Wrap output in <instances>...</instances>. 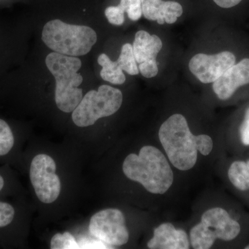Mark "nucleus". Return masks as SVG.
<instances>
[{
  "mask_svg": "<svg viewBox=\"0 0 249 249\" xmlns=\"http://www.w3.org/2000/svg\"><path fill=\"white\" fill-rule=\"evenodd\" d=\"M14 145L12 130L6 121L0 119V156L7 155Z\"/></svg>",
  "mask_w": 249,
  "mask_h": 249,
  "instance_id": "obj_17",
  "label": "nucleus"
},
{
  "mask_svg": "<svg viewBox=\"0 0 249 249\" xmlns=\"http://www.w3.org/2000/svg\"><path fill=\"white\" fill-rule=\"evenodd\" d=\"M56 164L52 157L40 154L31 162L30 178L40 201L51 204L58 199L61 191L60 178L55 173Z\"/></svg>",
  "mask_w": 249,
  "mask_h": 249,
  "instance_id": "obj_6",
  "label": "nucleus"
},
{
  "mask_svg": "<svg viewBox=\"0 0 249 249\" xmlns=\"http://www.w3.org/2000/svg\"><path fill=\"white\" fill-rule=\"evenodd\" d=\"M214 3L224 9H230L240 4L242 0H213Z\"/></svg>",
  "mask_w": 249,
  "mask_h": 249,
  "instance_id": "obj_22",
  "label": "nucleus"
},
{
  "mask_svg": "<svg viewBox=\"0 0 249 249\" xmlns=\"http://www.w3.org/2000/svg\"><path fill=\"white\" fill-rule=\"evenodd\" d=\"M249 85V58L242 59L216 80L213 89L218 98L228 101L242 87Z\"/></svg>",
  "mask_w": 249,
  "mask_h": 249,
  "instance_id": "obj_10",
  "label": "nucleus"
},
{
  "mask_svg": "<svg viewBox=\"0 0 249 249\" xmlns=\"http://www.w3.org/2000/svg\"><path fill=\"white\" fill-rule=\"evenodd\" d=\"M159 137L170 163L183 171L196 165L198 152L207 156L213 148L211 137L192 134L186 118L180 114H173L161 124Z\"/></svg>",
  "mask_w": 249,
  "mask_h": 249,
  "instance_id": "obj_1",
  "label": "nucleus"
},
{
  "mask_svg": "<svg viewBox=\"0 0 249 249\" xmlns=\"http://www.w3.org/2000/svg\"><path fill=\"white\" fill-rule=\"evenodd\" d=\"M45 68L54 81V99L62 112L72 113L83 99L84 81L81 70L83 61L79 57L50 52L46 55Z\"/></svg>",
  "mask_w": 249,
  "mask_h": 249,
  "instance_id": "obj_2",
  "label": "nucleus"
},
{
  "mask_svg": "<svg viewBox=\"0 0 249 249\" xmlns=\"http://www.w3.org/2000/svg\"><path fill=\"white\" fill-rule=\"evenodd\" d=\"M97 62L101 67L100 76L105 81L112 85H123L126 80V76L117 61H113L105 53L98 55Z\"/></svg>",
  "mask_w": 249,
  "mask_h": 249,
  "instance_id": "obj_15",
  "label": "nucleus"
},
{
  "mask_svg": "<svg viewBox=\"0 0 249 249\" xmlns=\"http://www.w3.org/2000/svg\"><path fill=\"white\" fill-rule=\"evenodd\" d=\"M227 175L232 188L239 193L249 194V157L231 162Z\"/></svg>",
  "mask_w": 249,
  "mask_h": 249,
  "instance_id": "obj_14",
  "label": "nucleus"
},
{
  "mask_svg": "<svg viewBox=\"0 0 249 249\" xmlns=\"http://www.w3.org/2000/svg\"><path fill=\"white\" fill-rule=\"evenodd\" d=\"M89 228L91 235L110 247L124 245L128 242L125 218L120 210L107 209L96 213L90 219Z\"/></svg>",
  "mask_w": 249,
  "mask_h": 249,
  "instance_id": "obj_7",
  "label": "nucleus"
},
{
  "mask_svg": "<svg viewBox=\"0 0 249 249\" xmlns=\"http://www.w3.org/2000/svg\"><path fill=\"white\" fill-rule=\"evenodd\" d=\"M235 54L225 51L214 55L198 53L190 60V71L201 83H214L236 63Z\"/></svg>",
  "mask_w": 249,
  "mask_h": 249,
  "instance_id": "obj_8",
  "label": "nucleus"
},
{
  "mask_svg": "<svg viewBox=\"0 0 249 249\" xmlns=\"http://www.w3.org/2000/svg\"><path fill=\"white\" fill-rule=\"evenodd\" d=\"M124 13L130 20L137 22L142 17V0H121L118 6H108L105 16L109 24L121 26L124 22Z\"/></svg>",
  "mask_w": 249,
  "mask_h": 249,
  "instance_id": "obj_13",
  "label": "nucleus"
},
{
  "mask_svg": "<svg viewBox=\"0 0 249 249\" xmlns=\"http://www.w3.org/2000/svg\"><path fill=\"white\" fill-rule=\"evenodd\" d=\"M244 230L243 224L227 209L213 208L204 212L201 222L191 229V245L196 249H211L217 240L229 242L238 240Z\"/></svg>",
  "mask_w": 249,
  "mask_h": 249,
  "instance_id": "obj_4",
  "label": "nucleus"
},
{
  "mask_svg": "<svg viewBox=\"0 0 249 249\" xmlns=\"http://www.w3.org/2000/svg\"><path fill=\"white\" fill-rule=\"evenodd\" d=\"M15 210L11 205L0 201V228L6 227L12 222Z\"/></svg>",
  "mask_w": 249,
  "mask_h": 249,
  "instance_id": "obj_20",
  "label": "nucleus"
},
{
  "mask_svg": "<svg viewBox=\"0 0 249 249\" xmlns=\"http://www.w3.org/2000/svg\"><path fill=\"white\" fill-rule=\"evenodd\" d=\"M123 171L129 179L141 183L152 194L163 195L173 183V170L163 152L146 145L139 155L130 154L123 164Z\"/></svg>",
  "mask_w": 249,
  "mask_h": 249,
  "instance_id": "obj_3",
  "label": "nucleus"
},
{
  "mask_svg": "<svg viewBox=\"0 0 249 249\" xmlns=\"http://www.w3.org/2000/svg\"><path fill=\"white\" fill-rule=\"evenodd\" d=\"M78 245L80 249H113L101 240H82Z\"/></svg>",
  "mask_w": 249,
  "mask_h": 249,
  "instance_id": "obj_21",
  "label": "nucleus"
},
{
  "mask_svg": "<svg viewBox=\"0 0 249 249\" xmlns=\"http://www.w3.org/2000/svg\"><path fill=\"white\" fill-rule=\"evenodd\" d=\"M123 103L120 89L109 85H102L97 89H91L83 96L71 114L73 124L80 127H89L98 119L113 115Z\"/></svg>",
  "mask_w": 249,
  "mask_h": 249,
  "instance_id": "obj_5",
  "label": "nucleus"
},
{
  "mask_svg": "<svg viewBox=\"0 0 249 249\" xmlns=\"http://www.w3.org/2000/svg\"><path fill=\"white\" fill-rule=\"evenodd\" d=\"M237 138L242 147H249V106L244 111L243 116L237 127Z\"/></svg>",
  "mask_w": 249,
  "mask_h": 249,
  "instance_id": "obj_19",
  "label": "nucleus"
},
{
  "mask_svg": "<svg viewBox=\"0 0 249 249\" xmlns=\"http://www.w3.org/2000/svg\"><path fill=\"white\" fill-rule=\"evenodd\" d=\"M162 46L161 40L157 36L150 35L143 30L139 31L135 34L132 45L133 53L139 72L145 78H153L158 73L156 58Z\"/></svg>",
  "mask_w": 249,
  "mask_h": 249,
  "instance_id": "obj_9",
  "label": "nucleus"
},
{
  "mask_svg": "<svg viewBox=\"0 0 249 249\" xmlns=\"http://www.w3.org/2000/svg\"><path fill=\"white\" fill-rule=\"evenodd\" d=\"M142 6L144 17L160 24H173L183 14L182 6L177 1L142 0Z\"/></svg>",
  "mask_w": 249,
  "mask_h": 249,
  "instance_id": "obj_12",
  "label": "nucleus"
},
{
  "mask_svg": "<svg viewBox=\"0 0 249 249\" xmlns=\"http://www.w3.org/2000/svg\"><path fill=\"white\" fill-rule=\"evenodd\" d=\"M151 249H188L190 242L186 231L175 229L170 223L160 224L154 230L153 237L147 242Z\"/></svg>",
  "mask_w": 249,
  "mask_h": 249,
  "instance_id": "obj_11",
  "label": "nucleus"
},
{
  "mask_svg": "<svg viewBox=\"0 0 249 249\" xmlns=\"http://www.w3.org/2000/svg\"><path fill=\"white\" fill-rule=\"evenodd\" d=\"M4 186V180L2 177L0 175V191L2 189L3 187Z\"/></svg>",
  "mask_w": 249,
  "mask_h": 249,
  "instance_id": "obj_23",
  "label": "nucleus"
},
{
  "mask_svg": "<svg viewBox=\"0 0 249 249\" xmlns=\"http://www.w3.org/2000/svg\"><path fill=\"white\" fill-rule=\"evenodd\" d=\"M245 249H249V245H247L245 246V247H244Z\"/></svg>",
  "mask_w": 249,
  "mask_h": 249,
  "instance_id": "obj_24",
  "label": "nucleus"
},
{
  "mask_svg": "<svg viewBox=\"0 0 249 249\" xmlns=\"http://www.w3.org/2000/svg\"><path fill=\"white\" fill-rule=\"evenodd\" d=\"M116 61L119 62L123 71L131 76H136L139 73L138 65L133 53L132 45L124 44L121 48L120 55Z\"/></svg>",
  "mask_w": 249,
  "mask_h": 249,
  "instance_id": "obj_16",
  "label": "nucleus"
},
{
  "mask_svg": "<svg viewBox=\"0 0 249 249\" xmlns=\"http://www.w3.org/2000/svg\"><path fill=\"white\" fill-rule=\"evenodd\" d=\"M52 249H77L79 245L70 232L55 234L51 240Z\"/></svg>",
  "mask_w": 249,
  "mask_h": 249,
  "instance_id": "obj_18",
  "label": "nucleus"
}]
</instances>
